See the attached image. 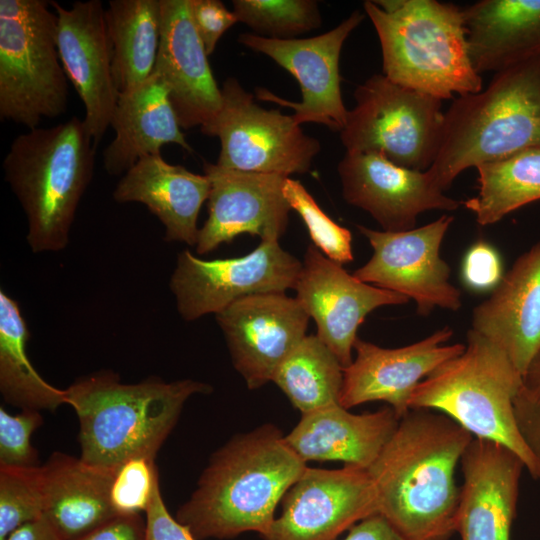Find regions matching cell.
<instances>
[{
	"mask_svg": "<svg viewBox=\"0 0 540 540\" xmlns=\"http://www.w3.org/2000/svg\"><path fill=\"white\" fill-rule=\"evenodd\" d=\"M474 437L443 413L411 409L367 469L378 513L405 540H449L460 489L455 471Z\"/></svg>",
	"mask_w": 540,
	"mask_h": 540,
	"instance_id": "6da1fadb",
	"label": "cell"
},
{
	"mask_svg": "<svg viewBox=\"0 0 540 540\" xmlns=\"http://www.w3.org/2000/svg\"><path fill=\"white\" fill-rule=\"evenodd\" d=\"M266 423L231 438L210 458L176 519L196 540L229 539L254 531L263 537L288 489L307 468Z\"/></svg>",
	"mask_w": 540,
	"mask_h": 540,
	"instance_id": "7a4b0ae2",
	"label": "cell"
},
{
	"mask_svg": "<svg viewBox=\"0 0 540 540\" xmlns=\"http://www.w3.org/2000/svg\"><path fill=\"white\" fill-rule=\"evenodd\" d=\"M66 390L67 404L79 420L80 458L116 472L133 457H156L177 423L185 402L212 387L184 379L166 382L152 377L122 383L116 373L100 371L82 377Z\"/></svg>",
	"mask_w": 540,
	"mask_h": 540,
	"instance_id": "3957f363",
	"label": "cell"
},
{
	"mask_svg": "<svg viewBox=\"0 0 540 540\" xmlns=\"http://www.w3.org/2000/svg\"><path fill=\"white\" fill-rule=\"evenodd\" d=\"M540 148V54L494 74L485 90L444 113L441 144L426 170L443 192L460 173Z\"/></svg>",
	"mask_w": 540,
	"mask_h": 540,
	"instance_id": "277c9868",
	"label": "cell"
},
{
	"mask_svg": "<svg viewBox=\"0 0 540 540\" xmlns=\"http://www.w3.org/2000/svg\"><path fill=\"white\" fill-rule=\"evenodd\" d=\"M96 149L76 116L12 141L2 167L25 213L26 240L34 253L61 251L69 244L79 202L93 177Z\"/></svg>",
	"mask_w": 540,
	"mask_h": 540,
	"instance_id": "5b68a950",
	"label": "cell"
},
{
	"mask_svg": "<svg viewBox=\"0 0 540 540\" xmlns=\"http://www.w3.org/2000/svg\"><path fill=\"white\" fill-rule=\"evenodd\" d=\"M383 75L442 100L483 89L467 41L463 8L436 0H367Z\"/></svg>",
	"mask_w": 540,
	"mask_h": 540,
	"instance_id": "8992f818",
	"label": "cell"
},
{
	"mask_svg": "<svg viewBox=\"0 0 540 540\" xmlns=\"http://www.w3.org/2000/svg\"><path fill=\"white\" fill-rule=\"evenodd\" d=\"M522 385L523 376L507 355L470 329L465 350L439 365L415 387L409 408L440 411L473 437L506 446L536 479L537 466L520 435L514 411Z\"/></svg>",
	"mask_w": 540,
	"mask_h": 540,
	"instance_id": "52a82bcc",
	"label": "cell"
},
{
	"mask_svg": "<svg viewBox=\"0 0 540 540\" xmlns=\"http://www.w3.org/2000/svg\"><path fill=\"white\" fill-rule=\"evenodd\" d=\"M45 0H0V118L38 128L68 107L57 15Z\"/></svg>",
	"mask_w": 540,
	"mask_h": 540,
	"instance_id": "ba28073f",
	"label": "cell"
},
{
	"mask_svg": "<svg viewBox=\"0 0 540 540\" xmlns=\"http://www.w3.org/2000/svg\"><path fill=\"white\" fill-rule=\"evenodd\" d=\"M340 139L346 151L377 153L396 165L426 171L438 154L441 100L374 74L354 91Z\"/></svg>",
	"mask_w": 540,
	"mask_h": 540,
	"instance_id": "9c48e42d",
	"label": "cell"
},
{
	"mask_svg": "<svg viewBox=\"0 0 540 540\" xmlns=\"http://www.w3.org/2000/svg\"><path fill=\"white\" fill-rule=\"evenodd\" d=\"M218 114L200 127L218 137L219 166L248 172L307 173L321 150L318 139L306 135L291 115L264 109L234 77L222 84Z\"/></svg>",
	"mask_w": 540,
	"mask_h": 540,
	"instance_id": "30bf717a",
	"label": "cell"
},
{
	"mask_svg": "<svg viewBox=\"0 0 540 540\" xmlns=\"http://www.w3.org/2000/svg\"><path fill=\"white\" fill-rule=\"evenodd\" d=\"M301 269L279 241H261L249 254L227 259L203 260L183 250L169 286L180 316L193 321L249 295L294 289Z\"/></svg>",
	"mask_w": 540,
	"mask_h": 540,
	"instance_id": "8fae6325",
	"label": "cell"
},
{
	"mask_svg": "<svg viewBox=\"0 0 540 540\" xmlns=\"http://www.w3.org/2000/svg\"><path fill=\"white\" fill-rule=\"evenodd\" d=\"M451 215L407 231H378L358 225L373 254L353 275L368 284L404 295L416 303L417 313L428 316L435 308L457 311L461 291L450 282L451 269L440 248Z\"/></svg>",
	"mask_w": 540,
	"mask_h": 540,
	"instance_id": "7c38bea8",
	"label": "cell"
},
{
	"mask_svg": "<svg viewBox=\"0 0 540 540\" xmlns=\"http://www.w3.org/2000/svg\"><path fill=\"white\" fill-rule=\"evenodd\" d=\"M365 18L352 12L335 28L310 38L271 39L254 33H241L238 42L273 59L298 81L301 102H291L271 91L258 88L257 98L294 110L291 115L301 125L312 122L340 132L347 120L339 74V59L345 40Z\"/></svg>",
	"mask_w": 540,
	"mask_h": 540,
	"instance_id": "4fadbf2b",
	"label": "cell"
},
{
	"mask_svg": "<svg viewBox=\"0 0 540 540\" xmlns=\"http://www.w3.org/2000/svg\"><path fill=\"white\" fill-rule=\"evenodd\" d=\"M281 514L263 540H336L344 531L378 513L366 469L306 468L282 499Z\"/></svg>",
	"mask_w": 540,
	"mask_h": 540,
	"instance_id": "5bb4252c",
	"label": "cell"
},
{
	"mask_svg": "<svg viewBox=\"0 0 540 540\" xmlns=\"http://www.w3.org/2000/svg\"><path fill=\"white\" fill-rule=\"evenodd\" d=\"M294 290L317 327V337L348 367L357 330L373 310L401 305L404 295L365 283L350 275L341 264L326 257L315 245H308Z\"/></svg>",
	"mask_w": 540,
	"mask_h": 540,
	"instance_id": "9a60e30c",
	"label": "cell"
},
{
	"mask_svg": "<svg viewBox=\"0 0 540 540\" xmlns=\"http://www.w3.org/2000/svg\"><path fill=\"white\" fill-rule=\"evenodd\" d=\"M235 369L247 387L258 389L306 336L309 315L285 293L243 297L217 313Z\"/></svg>",
	"mask_w": 540,
	"mask_h": 540,
	"instance_id": "2e32d148",
	"label": "cell"
},
{
	"mask_svg": "<svg viewBox=\"0 0 540 540\" xmlns=\"http://www.w3.org/2000/svg\"><path fill=\"white\" fill-rule=\"evenodd\" d=\"M210 180L208 218L199 229L196 252L208 254L240 234L279 241L285 233L290 205L283 195L285 175L248 172L203 162Z\"/></svg>",
	"mask_w": 540,
	"mask_h": 540,
	"instance_id": "e0dca14e",
	"label": "cell"
},
{
	"mask_svg": "<svg viewBox=\"0 0 540 540\" xmlns=\"http://www.w3.org/2000/svg\"><path fill=\"white\" fill-rule=\"evenodd\" d=\"M338 175L346 202L369 213L383 231L414 229L421 213L454 211L462 204L440 190L426 171L396 165L377 153L346 151Z\"/></svg>",
	"mask_w": 540,
	"mask_h": 540,
	"instance_id": "ac0fdd59",
	"label": "cell"
},
{
	"mask_svg": "<svg viewBox=\"0 0 540 540\" xmlns=\"http://www.w3.org/2000/svg\"><path fill=\"white\" fill-rule=\"evenodd\" d=\"M452 335L453 330L444 326L399 348H383L358 337L354 344L356 357L343 369L339 404L350 409L384 401L401 419L410 411L409 400L415 387L439 365L465 350L464 344H447Z\"/></svg>",
	"mask_w": 540,
	"mask_h": 540,
	"instance_id": "d6986e66",
	"label": "cell"
},
{
	"mask_svg": "<svg viewBox=\"0 0 540 540\" xmlns=\"http://www.w3.org/2000/svg\"><path fill=\"white\" fill-rule=\"evenodd\" d=\"M57 15V47L67 76L85 109L83 121L98 147L119 98L112 73L105 9L99 0L76 1L67 9L50 1Z\"/></svg>",
	"mask_w": 540,
	"mask_h": 540,
	"instance_id": "ffe728a7",
	"label": "cell"
},
{
	"mask_svg": "<svg viewBox=\"0 0 540 540\" xmlns=\"http://www.w3.org/2000/svg\"><path fill=\"white\" fill-rule=\"evenodd\" d=\"M456 532L461 540H510L524 462L506 446L474 437L461 460Z\"/></svg>",
	"mask_w": 540,
	"mask_h": 540,
	"instance_id": "44dd1931",
	"label": "cell"
},
{
	"mask_svg": "<svg viewBox=\"0 0 540 540\" xmlns=\"http://www.w3.org/2000/svg\"><path fill=\"white\" fill-rule=\"evenodd\" d=\"M196 32L190 0H161V38L153 72L165 83L183 129L202 127L222 105V92Z\"/></svg>",
	"mask_w": 540,
	"mask_h": 540,
	"instance_id": "7402d4cb",
	"label": "cell"
},
{
	"mask_svg": "<svg viewBox=\"0 0 540 540\" xmlns=\"http://www.w3.org/2000/svg\"><path fill=\"white\" fill-rule=\"evenodd\" d=\"M471 329L498 346L524 377L540 350V241L473 309Z\"/></svg>",
	"mask_w": 540,
	"mask_h": 540,
	"instance_id": "603a6c76",
	"label": "cell"
},
{
	"mask_svg": "<svg viewBox=\"0 0 540 540\" xmlns=\"http://www.w3.org/2000/svg\"><path fill=\"white\" fill-rule=\"evenodd\" d=\"M209 192L210 180L205 174L170 164L158 153L141 158L124 174L113 199L145 205L164 226L166 241L196 246L197 220Z\"/></svg>",
	"mask_w": 540,
	"mask_h": 540,
	"instance_id": "cb8c5ba5",
	"label": "cell"
},
{
	"mask_svg": "<svg viewBox=\"0 0 540 540\" xmlns=\"http://www.w3.org/2000/svg\"><path fill=\"white\" fill-rule=\"evenodd\" d=\"M400 419L391 407L352 414L334 405L302 414L284 439L305 463L341 461L368 469L379 456Z\"/></svg>",
	"mask_w": 540,
	"mask_h": 540,
	"instance_id": "d4e9b609",
	"label": "cell"
},
{
	"mask_svg": "<svg viewBox=\"0 0 540 540\" xmlns=\"http://www.w3.org/2000/svg\"><path fill=\"white\" fill-rule=\"evenodd\" d=\"M110 126L115 137L103 151L104 169L110 175L125 174L141 158L160 153L165 144H177L193 152L181 131L168 89L155 72L119 94Z\"/></svg>",
	"mask_w": 540,
	"mask_h": 540,
	"instance_id": "484cf974",
	"label": "cell"
},
{
	"mask_svg": "<svg viewBox=\"0 0 540 540\" xmlns=\"http://www.w3.org/2000/svg\"><path fill=\"white\" fill-rule=\"evenodd\" d=\"M43 516L63 540H79L118 514L110 501L115 472L55 452L41 466Z\"/></svg>",
	"mask_w": 540,
	"mask_h": 540,
	"instance_id": "4316f807",
	"label": "cell"
},
{
	"mask_svg": "<svg viewBox=\"0 0 540 540\" xmlns=\"http://www.w3.org/2000/svg\"><path fill=\"white\" fill-rule=\"evenodd\" d=\"M463 14L477 73H497L540 54V0H480Z\"/></svg>",
	"mask_w": 540,
	"mask_h": 540,
	"instance_id": "83f0119b",
	"label": "cell"
},
{
	"mask_svg": "<svg viewBox=\"0 0 540 540\" xmlns=\"http://www.w3.org/2000/svg\"><path fill=\"white\" fill-rule=\"evenodd\" d=\"M105 20L120 94L153 73L161 38V0H111Z\"/></svg>",
	"mask_w": 540,
	"mask_h": 540,
	"instance_id": "f1b7e54d",
	"label": "cell"
},
{
	"mask_svg": "<svg viewBox=\"0 0 540 540\" xmlns=\"http://www.w3.org/2000/svg\"><path fill=\"white\" fill-rule=\"evenodd\" d=\"M29 330L19 304L0 291V391L4 400L22 410L53 411L67 404L66 390L46 382L30 362Z\"/></svg>",
	"mask_w": 540,
	"mask_h": 540,
	"instance_id": "f546056e",
	"label": "cell"
},
{
	"mask_svg": "<svg viewBox=\"0 0 540 540\" xmlns=\"http://www.w3.org/2000/svg\"><path fill=\"white\" fill-rule=\"evenodd\" d=\"M478 193L462 204L482 226L540 200V148L528 149L476 167Z\"/></svg>",
	"mask_w": 540,
	"mask_h": 540,
	"instance_id": "4dcf8cb0",
	"label": "cell"
},
{
	"mask_svg": "<svg viewBox=\"0 0 540 540\" xmlns=\"http://www.w3.org/2000/svg\"><path fill=\"white\" fill-rule=\"evenodd\" d=\"M343 369L317 335H306L278 366L272 381L306 414L340 405Z\"/></svg>",
	"mask_w": 540,
	"mask_h": 540,
	"instance_id": "1f68e13d",
	"label": "cell"
},
{
	"mask_svg": "<svg viewBox=\"0 0 540 540\" xmlns=\"http://www.w3.org/2000/svg\"><path fill=\"white\" fill-rule=\"evenodd\" d=\"M233 12L254 34L271 39H293L321 25L314 0H233Z\"/></svg>",
	"mask_w": 540,
	"mask_h": 540,
	"instance_id": "d6a6232c",
	"label": "cell"
},
{
	"mask_svg": "<svg viewBox=\"0 0 540 540\" xmlns=\"http://www.w3.org/2000/svg\"><path fill=\"white\" fill-rule=\"evenodd\" d=\"M41 466H0V540L20 526L43 516Z\"/></svg>",
	"mask_w": 540,
	"mask_h": 540,
	"instance_id": "836d02e7",
	"label": "cell"
},
{
	"mask_svg": "<svg viewBox=\"0 0 540 540\" xmlns=\"http://www.w3.org/2000/svg\"><path fill=\"white\" fill-rule=\"evenodd\" d=\"M283 195L302 218L313 245L341 265L353 261L351 232L332 220L299 181L286 177Z\"/></svg>",
	"mask_w": 540,
	"mask_h": 540,
	"instance_id": "e575fe53",
	"label": "cell"
},
{
	"mask_svg": "<svg viewBox=\"0 0 540 540\" xmlns=\"http://www.w3.org/2000/svg\"><path fill=\"white\" fill-rule=\"evenodd\" d=\"M159 482L155 459L133 457L115 472L110 501L118 515L146 512L153 489Z\"/></svg>",
	"mask_w": 540,
	"mask_h": 540,
	"instance_id": "d590c367",
	"label": "cell"
},
{
	"mask_svg": "<svg viewBox=\"0 0 540 540\" xmlns=\"http://www.w3.org/2000/svg\"><path fill=\"white\" fill-rule=\"evenodd\" d=\"M42 423L40 411L22 410L17 415H11L3 407L0 408V466H40L31 436Z\"/></svg>",
	"mask_w": 540,
	"mask_h": 540,
	"instance_id": "8d00e7d4",
	"label": "cell"
},
{
	"mask_svg": "<svg viewBox=\"0 0 540 540\" xmlns=\"http://www.w3.org/2000/svg\"><path fill=\"white\" fill-rule=\"evenodd\" d=\"M190 13L208 56L215 51L223 34L238 22L234 12L219 0H190Z\"/></svg>",
	"mask_w": 540,
	"mask_h": 540,
	"instance_id": "74e56055",
	"label": "cell"
},
{
	"mask_svg": "<svg viewBox=\"0 0 540 540\" xmlns=\"http://www.w3.org/2000/svg\"><path fill=\"white\" fill-rule=\"evenodd\" d=\"M464 283L473 290L495 288L502 278V265L497 251L479 241L466 253L462 265Z\"/></svg>",
	"mask_w": 540,
	"mask_h": 540,
	"instance_id": "f35d334b",
	"label": "cell"
},
{
	"mask_svg": "<svg viewBox=\"0 0 540 540\" xmlns=\"http://www.w3.org/2000/svg\"><path fill=\"white\" fill-rule=\"evenodd\" d=\"M146 540H196L190 530L173 518L156 483L146 510Z\"/></svg>",
	"mask_w": 540,
	"mask_h": 540,
	"instance_id": "ab89813d",
	"label": "cell"
},
{
	"mask_svg": "<svg viewBox=\"0 0 540 540\" xmlns=\"http://www.w3.org/2000/svg\"><path fill=\"white\" fill-rule=\"evenodd\" d=\"M514 411L520 435L537 466L540 481V396H532L521 388L514 400Z\"/></svg>",
	"mask_w": 540,
	"mask_h": 540,
	"instance_id": "60d3db41",
	"label": "cell"
},
{
	"mask_svg": "<svg viewBox=\"0 0 540 540\" xmlns=\"http://www.w3.org/2000/svg\"><path fill=\"white\" fill-rule=\"evenodd\" d=\"M79 540H146V520L140 514L117 515Z\"/></svg>",
	"mask_w": 540,
	"mask_h": 540,
	"instance_id": "b9f144b4",
	"label": "cell"
},
{
	"mask_svg": "<svg viewBox=\"0 0 540 540\" xmlns=\"http://www.w3.org/2000/svg\"><path fill=\"white\" fill-rule=\"evenodd\" d=\"M342 540H405L379 513L355 524Z\"/></svg>",
	"mask_w": 540,
	"mask_h": 540,
	"instance_id": "7bdbcfd3",
	"label": "cell"
},
{
	"mask_svg": "<svg viewBox=\"0 0 540 540\" xmlns=\"http://www.w3.org/2000/svg\"><path fill=\"white\" fill-rule=\"evenodd\" d=\"M5 540H63L44 517L28 522L8 535Z\"/></svg>",
	"mask_w": 540,
	"mask_h": 540,
	"instance_id": "ee69618b",
	"label": "cell"
},
{
	"mask_svg": "<svg viewBox=\"0 0 540 540\" xmlns=\"http://www.w3.org/2000/svg\"><path fill=\"white\" fill-rule=\"evenodd\" d=\"M522 390L532 396H540V350L523 377Z\"/></svg>",
	"mask_w": 540,
	"mask_h": 540,
	"instance_id": "f6af8a7d",
	"label": "cell"
}]
</instances>
